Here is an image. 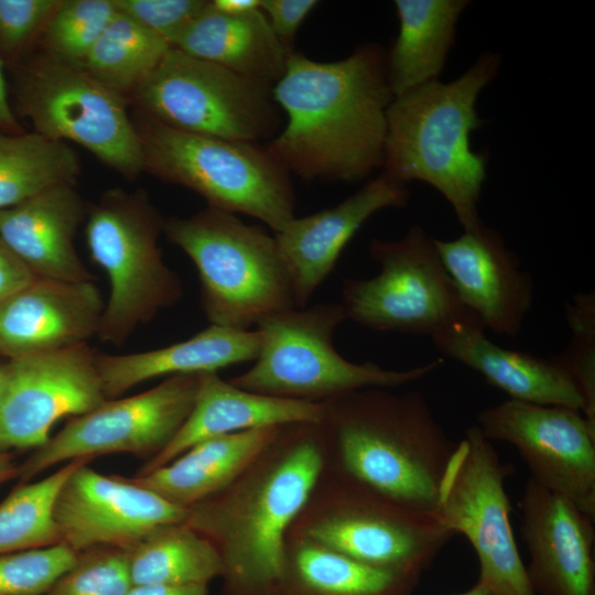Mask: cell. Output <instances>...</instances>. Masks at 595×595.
I'll return each instance as SVG.
<instances>
[{
	"instance_id": "obj_6",
	"label": "cell",
	"mask_w": 595,
	"mask_h": 595,
	"mask_svg": "<svg viewBox=\"0 0 595 595\" xmlns=\"http://www.w3.org/2000/svg\"><path fill=\"white\" fill-rule=\"evenodd\" d=\"M143 172L186 187L207 206L255 217L281 231L294 217L290 174L260 143L187 133L132 110Z\"/></svg>"
},
{
	"instance_id": "obj_27",
	"label": "cell",
	"mask_w": 595,
	"mask_h": 595,
	"mask_svg": "<svg viewBox=\"0 0 595 595\" xmlns=\"http://www.w3.org/2000/svg\"><path fill=\"white\" fill-rule=\"evenodd\" d=\"M172 47L270 86L283 76L292 53L275 36L261 9L225 15L209 2Z\"/></svg>"
},
{
	"instance_id": "obj_23",
	"label": "cell",
	"mask_w": 595,
	"mask_h": 595,
	"mask_svg": "<svg viewBox=\"0 0 595 595\" xmlns=\"http://www.w3.org/2000/svg\"><path fill=\"white\" fill-rule=\"evenodd\" d=\"M321 418L322 403L251 392L221 379L218 372H202L187 419L167 446L147 461L138 474L167 464L207 439L264 426L320 423Z\"/></svg>"
},
{
	"instance_id": "obj_14",
	"label": "cell",
	"mask_w": 595,
	"mask_h": 595,
	"mask_svg": "<svg viewBox=\"0 0 595 595\" xmlns=\"http://www.w3.org/2000/svg\"><path fill=\"white\" fill-rule=\"evenodd\" d=\"M198 385L199 374L170 376L147 391L107 400L72 418L18 466L17 477L28 482L55 465L112 453L149 461L167 446L187 419Z\"/></svg>"
},
{
	"instance_id": "obj_39",
	"label": "cell",
	"mask_w": 595,
	"mask_h": 595,
	"mask_svg": "<svg viewBox=\"0 0 595 595\" xmlns=\"http://www.w3.org/2000/svg\"><path fill=\"white\" fill-rule=\"evenodd\" d=\"M209 0H113L118 11L171 46L208 6Z\"/></svg>"
},
{
	"instance_id": "obj_33",
	"label": "cell",
	"mask_w": 595,
	"mask_h": 595,
	"mask_svg": "<svg viewBox=\"0 0 595 595\" xmlns=\"http://www.w3.org/2000/svg\"><path fill=\"white\" fill-rule=\"evenodd\" d=\"M88 458L65 463L36 482L18 486L0 504V554L61 543L54 520L56 496L69 474Z\"/></svg>"
},
{
	"instance_id": "obj_13",
	"label": "cell",
	"mask_w": 595,
	"mask_h": 595,
	"mask_svg": "<svg viewBox=\"0 0 595 595\" xmlns=\"http://www.w3.org/2000/svg\"><path fill=\"white\" fill-rule=\"evenodd\" d=\"M511 473L512 465L501 462L479 428H468L445 468L436 513L473 547L478 583L489 595H536L510 522L505 482Z\"/></svg>"
},
{
	"instance_id": "obj_16",
	"label": "cell",
	"mask_w": 595,
	"mask_h": 595,
	"mask_svg": "<svg viewBox=\"0 0 595 595\" xmlns=\"http://www.w3.org/2000/svg\"><path fill=\"white\" fill-rule=\"evenodd\" d=\"M88 344L9 359L0 383V453L36 450L61 419L101 405L105 396Z\"/></svg>"
},
{
	"instance_id": "obj_43",
	"label": "cell",
	"mask_w": 595,
	"mask_h": 595,
	"mask_svg": "<svg viewBox=\"0 0 595 595\" xmlns=\"http://www.w3.org/2000/svg\"><path fill=\"white\" fill-rule=\"evenodd\" d=\"M127 595H209L208 585H133Z\"/></svg>"
},
{
	"instance_id": "obj_1",
	"label": "cell",
	"mask_w": 595,
	"mask_h": 595,
	"mask_svg": "<svg viewBox=\"0 0 595 595\" xmlns=\"http://www.w3.org/2000/svg\"><path fill=\"white\" fill-rule=\"evenodd\" d=\"M272 94L286 121L264 147L290 175L356 182L382 167L393 95L380 45L325 63L293 51Z\"/></svg>"
},
{
	"instance_id": "obj_32",
	"label": "cell",
	"mask_w": 595,
	"mask_h": 595,
	"mask_svg": "<svg viewBox=\"0 0 595 595\" xmlns=\"http://www.w3.org/2000/svg\"><path fill=\"white\" fill-rule=\"evenodd\" d=\"M171 47L166 41L117 10L83 67L129 101Z\"/></svg>"
},
{
	"instance_id": "obj_8",
	"label": "cell",
	"mask_w": 595,
	"mask_h": 595,
	"mask_svg": "<svg viewBox=\"0 0 595 595\" xmlns=\"http://www.w3.org/2000/svg\"><path fill=\"white\" fill-rule=\"evenodd\" d=\"M286 536L422 576L455 533L436 513L402 506L324 467Z\"/></svg>"
},
{
	"instance_id": "obj_47",
	"label": "cell",
	"mask_w": 595,
	"mask_h": 595,
	"mask_svg": "<svg viewBox=\"0 0 595 595\" xmlns=\"http://www.w3.org/2000/svg\"><path fill=\"white\" fill-rule=\"evenodd\" d=\"M4 364H0V383L3 377Z\"/></svg>"
},
{
	"instance_id": "obj_45",
	"label": "cell",
	"mask_w": 595,
	"mask_h": 595,
	"mask_svg": "<svg viewBox=\"0 0 595 595\" xmlns=\"http://www.w3.org/2000/svg\"><path fill=\"white\" fill-rule=\"evenodd\" d=\"M18 465L12 453H0V484L17 477Z\"/></svg>"
},
{
	"instance_id": "obj_18",
	"label": "cell",
	"mask_w": 595,
	"mask_h": 595,
	"mask_svg": "<svg viewBox=\"0 0 595 595\" xmlns=\"http://www.w3.org/2000/svg\"><path fill=\"white\" fill-rule=\"evenodd\" d=\"M520 510L529 553L526 571L534 594L595 595V519L530 478Z\"/></svg>"
},
{
	"instance_id": "obj_36",
	"label": "cell",
	"mask_w": 595,
	"mask_h": 595,
	"mask_svg": "<svg viewBox=\"0 0 595 595\" xmlns=\"http://www.w3.org/2000/svg\"><path fill=\"white\" fill-rule=\"evenodd\" d=\"M132 586L125 550L100 547L79 552L45 595H127Z\"/></svg>"
},
{
	"instance_id": "obj_22",
	"label": "cell",
	"mask_w": 595,
	"mask_h": 595,
	"mask_svg": "<svg viewBox=\"0 0 595 595\" xmlns=\"http://www.w3.org/2000/svg\"><path fill=\"white\" fill-rule=\"evenodd\" d=\"M87 206L75 185L47 188L0 210V238L36 278L95 281L74 242Z\"/></svg>"
},
{
	"instance_id": "obj_34",
	"label": "cell",
	"mask_w": 595,
	"mask_h": 595,
	"mask_svg": "<svg viewBox=\"0 0 595 595\" xmlns=\"http://www.w3.org/2000/svg\"><path fill=\"white\" fill-rule=\"evenodd\" d=\"M116 13L113 0H61L37 47L63 63L83 67Z\"/></svg>"
},
{
	"instance_id": "obj_26",
	"label": "cell",
	"mask_w": 595,
	"mask_h": 595,
	"mask_svg": "<svg viewBox=\"0 0 595 595\" xmlns=\"http://www.w3.org/2000/svg\"><path fill=\"white\" fill-rule=\"evenodd\" d=\"M280 426L204 440L167 464L128 478L187 509L229 485L275 437Z\"/></svg>"
},
{
	"instance_id": "obj_11",
	"label": "cell",
	"mask_w": 595,
	"mask_h": 595,
	"mask_svg": "<svg viewBox=\"0 0 595 595\" xmlns=\"http://www.w3.org/2000/svg\"><path fill=\"white\" fill-rule=\"evenodd\" d=\"M369 253L380 271L343 281L346 318L377 332L430 337L457 326H483L461 300L434 238L423 228L412 226L397 240L371 239Z\"/></svg>"
},
{
	"instance_id": "obj_17",
	"label": "cell",
	"mask_w": 595,
	"mask_h": 595,
	"mask_svg": "<svg viewBox=\"0 0 595 595\" xmlns=\"http://www.w3.org/2000/svg\"><path fill=\"white\" fill-rule=\"evenodd\" d=\"M79 464L62 485L54 505L61 543L79 553L127 549L156 526L185 522L188 510L128 477L105 475Z\"/></svg>"
},
{
	"instance_id": "obj_44",
	"label": "cell",
	"mask_w": 595,
	"mask_h": 595,
	"mask_svg": "<svg viewBox=\"0 0 595 595\" xmlns=\"http://www.w3.org/2000/svg\"><path fill=\"white\" fill-rule=\"evenodd\" d=\"M210 8L225 15H245L261 9V0H209Z\"/></svg>"
},
{
	"instance_id": "obj_15",
	"label": "cell",
	"mask_w": 595,
	"mask_h": 595,
	"mask_svg": "<svg viewBox=\"0 0 595 595\" xmlns=\"http://www.w3.org/2000/svg\"><path fill=\"white\" fill-rule=\"evenodd\" d=\"M476 425L512 445L530 479L595 519V428L582 411L508 399L482 410Z\"/></svg>"
},
{
	"instance_id": "obj_35",
	"label": "cell",
	"mask_w": 595,
	"mask_h": 595,
	"mask_svg": "<svg viewBox=\"0 0 595 595\" xmlns=\"http://www.w3.org/2000/svg\"><path fill=\"white\" fill-rule=\"evenodd\" d=\"M77 555L64 543L0 554V595H45Z\"/></svg>"
},
{
	"instance_id": "obj_42",
	"label": "cell",
	"mask_w": 595,
	"mask_h": 595,
	"mask_svg": "<svg viewBox=\"0 0 595 595\" xmlns=\"http://www.w3.org/2000/svg\"><path fill=\"white\" fill-rule=\"evenodd\" d=\"M0 130L8 133L24 132L11 106L7 76H6V68L1 58H0Z\"/></svg>"
},
{
	"instance_id": "obj_19",
	"label": "cell",
	"mask_w": 595,
	"mask_h": 595,
	"mask_svg": "<svg viewBox=\"0 0 595 595\" xmlns=\"http://www.w3.org/2000/svg\"><path fill=\"white\" fill-rule=\"evenodd\" d=\"M434 242L461 300L484 328L516 336L531 310L534 288L502 236L480 223L456 239Z\"/></svg>"
},
{
	"instance_id": "obj_2",
	"label": "cell",
	"mask_w": 595,
	"mask_h": 595,
	"mask_svg": "<svg viewBox=\"0 0 595 595\" xmlns=\"http://www.w3.org/2000/svg\"><path fill=\"white\" fill-rule=\"evenodd\" d=\"M325 466L318 423L281 425L225 488L187 508L216 549L224 595H280L285 539Z\"/></svg>"
},
{
	"instance_id": "obj_5",
	"label": "cell",
	"mask_w": 595,
	"mask_h": 595,
	"mask_svg": "<svg viewBox=\"0 0 595 595\" xmlns=\"http://www.w3.org/2000/svg\"><path fill=\"white\" fill-rule=\"evenodd\" d=\"M163 232L195 264L210 325L247 331L269 315L296 307L275 236L263 228L207 206L165 219Z\"/></svg>"
},
{
	"instance_id": "obj_29",
	"label": "cell",
	"mask_w": 595,
	"mask_h": 595,
	"mask_svg": "<svg viewBox=\"0 0 595 595\" xmlns=\"http://www.w3.org/2000/svg\"><path fill=\"white\" fill-rule=\"evenodd\" d=\"M420 578L286 536L280 595H412Z\"/></svg>"
},
{
	"instance_id": "obj_37",
	"label": "cell",
	"mask_w": 595,
	"mask_h": 595,
	"mask_svg": "<svg viewBox=\"0 0 595 595\" xmlns=\"http://www.w3.org/2000/svg\"><path fill=\"white\" fill-rule=\"evenodd\" d=\"M571 328L567 348L556 357L574 379L585 403L584 415L595 428V295L578 293L566 305Z\"/></svg>"
},
{
	"instance_id": "obj_3",
	"label": "cell",
	"mask_w": 595,
	"mask_h": 595,
	"mask_svg": "<svg viewBox=\"0 0 595 595\" xmlns=\"http://www.w3.org/2000/svg\"><path fill=\"white\" fill-rule=\"evenodd\" d=\"M325 468L412 509L436 513L457 445L415 390H356L322 402ZM437 515V513H436Z\"/></svg>"
},
{
	"instance_id": "obj_20",
	"label": "cell",
	"mask_w": 595,
	"mask_h": 595,
	"mask_svg": "<svg viewBox=\"0 0 595 595\" xmlns=\"http://www.w3.org/2000/svg\"><path fill=\"white\" fill-rule=\"evenodd\" d=\"M106 300L95 281L34 278L0 302V355L50 354L97 336Z\"/></svg>"
},
{
	"instance_id": "obj_40",
	"label": "cell",
	"mask_w": 595,
	"mask_h": 595,
	"mask_svg": "<svg viewBox=\"0 0 595 595\" xmlns=\"http://www.w3.org/2000/svg\"><path fill=\"white\" fill-rule=\"evenodd\" d=\"M317 0H261V10L279 41L293 52L296 32Z\"/></svg>"
},
{
	"instance_id": "obj_21",
	"label": "cell",
	"mask_w": 595,
	"mask_h": 595,
	"mask_svg": "<svg viewBox=\"0 0 595 595\" xmlns=\"http://www.w3.org/2000/svg\"><path fill=\"white\" fill-rule=\"evenodd\" d=\"M409 197L405 184L381 173L339 204L294 217L274 234L293 284L296 309L306 307L366 220L381 209L403 207Z\"/></svg>"
},
{
	"instance_id": "obj_30",
	"label": "cell",
	"mask_w": 595,
	"mask_h": 595,
	"mask_svg": "<svg viewBox=\"0 0 595 595\" xmlns=\"http://www.w3.org/2000/svg\"><path fill=\"white\" fill-rule=\"evenodd\" d=\"M123 550L132 585H208L223 573L216 549L185 522L156 526Z\"/></svg>"
},
{
	"instance_id": "obj_9",
	"label": "cell",
	"mask_w": 595,
	"mask_h": 595,
	"mask_svg": "<svg viewBox=\"0 0 595 595\" xmlns=\"http://www.w3.org/2000/svg\"><path fill=\"white\" fill-rule=\"evenodd\" d=\"M346 320L339 303L289 309L256 326L260 350L251 368L228 380L261 394L322 403L367 388H397L434 371L442 360L405 370L353 363L333 345L336 327Z\"/></svg>"
},
{
	"instance_id": "obj_28",
	"label": "cell",
	"mask_w": 595,
	"mask_h": 595,
	"mask_svg": "<svg viewBox=\"0 0 595 595\" xmlns=\"http://www.w3.org/2000/svg\"><path fill=\"white\" fill-rule=\"evenodd\" d=\"M466 0H396L399 33L386 52L388 82L394 97L437 80L454 44Z\"/></svg>"
},
{
	"instance_id": "obj_31",
	"label": "cell",
	"mask_w": 595,
	"mask_h": 595,
	"mask_svg": "<svg viewBox=\"0 0 595 595\" xmlns=\"http://www.w3.org/2000/svg\"><path fill=\"white\" fill-rule=\"evenodd\" d=\"M82 166L67 143L35 131L0 130V210L63 184L76 185Z\"/></svg>"
},
{
	"instance_id": "obj_12",
	"label": "cell",
	"mask_w": 595,
	"mask_h": 595,
	"mask_svg": "<svg viewBox=\"0 0 595 595\" xmlns=\"http://www.w3.org/2000/svg\"><path fill=\"white\" fill-rule=\"evenodd\" d=\"M272 87L171 47L128 104L178 131L259 143L281 129Z\"/></svg>"
},
{
	"instance_id": "obj_41",
	"label": "cell",
	"mask_w": 595,
	"mask_h": 595,
	"mask_svg": "<svg viewBox=\"0 0 595 595\" xmlns=\"http://www.w3.org/2000/svg\"><path fill=\"white\" fill-rule=\"evenodd\" d=\"M34 278L0 238V302L29 284Z\"/></svg>"
},
{
	"instance_id": "obj_25",
	"label": "cell",
	"mask_w": 595,
	"mask_h": 595,
	"mask_svg": "<svg viewBox=\"0 0 595 595\" xmlns=\"http://www.w3.org/2000/svg\"><path fill=\"white\" fill-rule=\"evenodd\" d=\"M259 350L256 329L209 325L185 340L152 350L97 353L96 363L105 396L110 400L153 378L218 372L231 365L255 361Z\"/></svg>"
},
{
	"instance_id": "obj_46",
	"label": "cell",
	"mask_w": 595,
	"mask_h": 595,
	"mask_svg": "<svg viewBox=\"0 0 595 595\" xmlns=\"http://www.w3.org/2000/svg\"><path fill=\"white\" fill-rule=\"evenodd\" d=\"M454 595H489L488 591L486 589V587L484 585H482L480 583H476L473 587H470L469 589L463 592V593H459V594H454Z\"/></svg>"
},
{
	"instance_id": "obj_10",
	"label": "cell",
	"mask_w": 595,
	"mask_h": 595,
	"mask_svg": "<svg viewBox=\"0 0 595 595\" xmlns=\"http://www.w3.org/2000/svg\"><path fill=\"white\" fill-rule=\"evenodd\" d=\"M4 68L12 109L33 131L85 148L130 182L143 172L128 101L84 67L35 48Z\"/></svg>"
},
{
	"instance_id": "obj_4",
	"label": "cell",
	"mask_w": 595,
	"mask_h": 595,
	"mask_svg": "<svg viewBox=\"0 0 595 595\" xmlns=\"http://www.w3.org/2000/svg\"><path fill=\"white\" fill-rule=\"evenodd\" d=\"M499 65L498 55L485 53L452 82L433 80L394 97L387 111L382 173L405 185L420 181L435 188L464 230L482 223L487 154L472 150L470 134L484 123L476 102Z\"/></svg>"
},
{
	"instance_id": "obj_38",
	"label": "cell",
	"mask_w": 595,
	"mask_h": 595,
	"mask_svg": "<svg viewBox=\"0 0 595 595\" xmlns=\"http://www.w3.org/2000/svg\"><path fill=\"white\" fill-rule=\"evenodd\" d=\"M61 0H0V58L15 63L35 48Z\"/></svg>"
},
{
	"instance_id": "obj_7",
	"label": "cell",
	"mask_w": 595,
	"mask_h": 595,
	"mask_svg": "<svg viewBox=\"0 0 595 595\" xmlns=\"http://www.w3.org/2000/svg\"><path fill=\"white\" fill-rule=\"evenodd\" d=\"M164 220L142 188H109L88 204L86 245L109 283L97 334L100 342L122 345L183 296L181 279L165 264L159 247Z\"/></svg>"
},
{
	"instance_id": "obj_24",
	"label": "cell",
	"mask_w": 595,
	"mask_h": 595,
	"mask_svg": "<svg viewBox=\"0 0 595 595\" xmlns=\"http://www.w3.org/2000/svg\"><path fill=\"white\" fill-rule=\"evenodd\" d=\"M445 356L477 371L510 399L566 407L584 413V399L570 372L555 356L537 357L493 343L482 325H463L432 337Z\"/></svg>"
}]
</instances>
